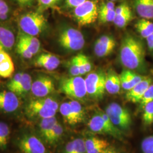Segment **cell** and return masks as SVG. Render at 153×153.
Wrapping results in <instances>:
<instances>
[{"mask_svg":"<svg viewBox=\"0 0 153 153\" xmlns=\"http://www.w3.org/2000/svg\"><path fill=\"white\" fill-rule=\"evenodd\" d=\"M110 1H112V2H115L116 1H117V0H109Z\"/></svg>","mask_w":153,"mask_h":153,"instance_id":"7dc6e473","label":"cell"},{"mask_svg":"<svg viewBox=\"0 0 153 153\" xmlns=\"http://www.w3.org/2000/svg\"><path fill=\"white\" fill-rule=\"evenodd\" d=\"M121 87L126 91H129L142 81L146 76L138 74L131 70L122 71L120 74Z\"/></svg>","mask_w":153,"mask_h":153,"instance_id":"9a60e30c","label":"cell"},{"mask_svg":"<svg viewBox=\"0 0 153 153\" xmlns=\"http://www.w3.org/2000/svg\"><path fill=\"white\" fill-rule=\"evenodd\" d=\"M141 149L143 153H153V134L143 138Z\"/></svg>","mask_w":153,"mask_h":153,"instance_id":"d590c367","label":"cell"},{"mask_svg":"<svg viewBox=\"0 0 153 153\" xmlns=\"http://www.w3.org/2000/svg\"><path fill=\"white\" fill-rule=\"evenodd\" d=\"M107 107L116 115L127 119H131V116L128 109L122 107L120 104L114 102L109 104Z\"/></svg>","mask_w":153,"mask_h":153,"instance_id":"d6a6232c","label":"cell"},{"mask_svg":"<svg viewBox=\"0 0 153 153\" xmlns=\"http://www.w3.org/2000/svg\"><path fill=\"white\" fill-rule=\"evenodd\" d=\"M153 102V83H152L149 87L148 88L147 90L144 94L142 100L139 103H140V108L143 109L145 105Z\"/></svg>","mask_w":153,"mask_h":153,"instance_id":"8d00e7d4","label":"cell"},{"mask_svg":"<svg viewBox=\"0 0 153 153\" xmlns=\"http://www.w3.org/2000/svg\"><path fill=\"white\" fill-rule=\"evenodd\" d=\"M71 109L76 118L78 124L83 122L85 119V112L82 105L76 100H71L69 102Z\"/></svg>","mask_w":153,"mask_h":153,"instance_id":"4dcf8cb0","label":"cell"},{"mask_svg":"<svg viewBox=\"0 0 153 153\" xmlns=\"http://www.w3.org/2000/svg\"><path fill=\"white\" fill-rule=\"evenodd\" d=\"M64 153H87L85 139L78 137L68 142Z\"/></svg>","mask_w":153,"mask_h":153,"instance_id":"603a6c76","label":"cell"},{"mask_svg":"<svg viewBox=\"0 0 153 153\" xmlns=\"http://www.w3.org/2000/svg\"><path fill=\"white\" fill-rule=\"evenodd\" d=\"M79 59L82 63V65L83 66L85 71L87 73L90 72L91 70V64L90 61L88 58V56L83 54H78V55Z\"/></svg>","mask_w":153,"mask_h":153,"instance_id":"60d3db41","label":"cell"},{"mask_svg":"<svg viewBox=\"0 0 153 153\" xmlns=\"http://www.w3.org/2000/svg\"><path fill=\"white\" fill-rule=\"evenodd\" d=\"M60 0H38V11L41 13L56 5Z\"/></svg>","mask_w":153,"mask_h":153,"instance_id":"e575fe53","label":"cell"},{"mask_svg":"<svg viewBox=\"0 0 153 153\" xmlns=\"http://www.w3.org/2000/svg\"><path fill=\"white\" fill-rule=\"evenodd\" d=\"M121 88L120 76L115 71H109L105 74V90L115 95L120 92Z\"/></svg>","mask_w":153,"mask_h":153,"instance_id":"ffe728a7","label":"cell"},{"mask_svg":"<svg viewBox=\"0 0 153 153\" xmlns=\"http://www.w3.org/2000/svg\"><path fill=\"white\" fill-rule=\"evenodd\" d=\"M10 58V56L7 52L6 50L0 45V64Z\"/></svg>","mask_w":153,"mask_h":153,"instance_id":"7bdbcfd3","label":"cell"},{"mask_svg":"<svg viewBox=\"0 0 153 153\" xmlns=\"http://www.w3.org/2000/svg\"><path fill=\"white\" fill-rule=\"evenodd\" d=\"M114 23L118 27L123 28L131 21L133 14L130 7L126 4H121L115 8Z\"/></svg>","mask_w":153,"mask_h":153,"instance_id":"5bb4252c","label":"cell"},{"mask_svg":"<svg viewBox=\"0 0 153 153\" xmlns=\"http://www.w3.org/2000/svg\"><path fill=\"white\" fill-rule=\"evenodd\" d=\"M16 49L17 53L25 59H30L33 56V55L28 49L27 46L20 39H18Z\"/></svg>","mask_w":153,"mask_h":153,"instance_id":"836d02e7","label":"cell"},{"mask_svg":"<svg viewBox=\"0 0 153 153\" xmlns=\"http://www.w3.org/2000/svg\"><path fill=\"white\" fill-rule=\"evenodd\" d=\"M87 153H102L109 146V142L99 137L90 136L85 139Z\"/></svg>","mask_w":153,"mask_h":153,"instance_id":"ac0fdd59","label":"cell"},{"mask_svg":"<svg viewBox=\"0 0 153 153\" xmlns=\"http://www.w3.org/2000/svg\"><path fill=\"white\" fill-rule=\"evenodd\" d=\"M34 64L35 66L48 71H53L60 65V60L56 56L51 53H42L35 59Z\"/></svg>","mask_w":153,"mask_h":153,"instance_id":"2e32d148","label":"cell"},{"mask_svg":"<svg viewBox=\"0 0 153 153\" xmlns=\"http://www.w3.org/2000/svg\"><path fill=\"white\" fill-rule=\"evenodd\" d=\"M62 93L74 100H82L88 95L85 80L80 76L64 78L60 84Z\"/></svg>","mask_w":153,"mask_h":153,"instance_id":"277c9868","label":"cell"},{"mask_svg":"<svg viewBox=\"0 0 153 153\" xmlns=\"http://www.w3.org/2000/svg\"><path fill=\"white\" fill-rule=\"evenodd\" d=\"M105 112L108 116L112 123L120 131H126L130 129L132 122L131 119H127L116 115L108 107H107Z\"/></svg>","mask_w":153,"mask_h":153,"instance_id":"7402d4cb","label":"cell"},{"mask_svg":"<svg viewBox=\"0 0 153 153\" xmlns=\"http://www.w3.org/2000/svg\"><path fill=\"white\" fill-rule=\"evenodd\" d=\"M18 146L23 153H49L43 142L32 134H25L20 137Z\"/></svg>","mask_w":153,"mask_h":153,"instance_id":"ba28073f","label":"cell"},{"mask_svg":"<svg viewBox=\"0 0 153 153\" xmlns=\"http://www.w3.org/2000/svg\"><path fill=\"white\" fill-rule=\"evenodd\" d=\"M55 90V84L53 79L47 76H39L32 83L31 91L38 98L47 97Z\"/></svg>","mask_w":153,"mask_h":153,"instance_id":"9c48e42d","label":"cell"},{"mask_svg":"<svg viewBox=\"0 0 153 153\" xmlns=\"http://www.w3.org/2000/svg\"><path fill=\"white\" fill-rule=\"evenodd\" d=\"M86 1L87 0H65V2L68 7L74 9Z\"/></svg>","mask_w":153,"mask_h":153,"instance_id":"b9f144b4","label":"cell"},{"mask_svg":"<svg viewBox=\"0 0 153 153\" xmlns=\"http://www.w3.org/2000/svg\"><path fill=\"white\" fill-rule=\"evenodd\" d=\"M23 73H18L15 74L14 76L11 78L10 81L7 83V88L9 90L14 93L18 86L19 85L20 81L22 78Z\"/></svg>","mask_w":153,"mask_h":153,"instance_id":"74e56055","label":"cell"},{"mask_svg":"<svg viewBox=\"0 0 153 153\" xmlns=\"http://www.w3.org/2000/svg\"><path fill=\"white\" fill-rule=\"evenodd\" d=\"M146 39L147 40V44L149 48L152 51H153V34L149 36L148 38Z\"/></svg>","mask_w":153,"mask_h":153,"instance_id":"f6af8a7d","label":"cell"},{"mask_svg":"<svg viewBox=\"0 0 153 153\" xmlns=\"http://www.w3.org/2000/svg\"><path fill=\"white\" fill-rule=\"evenodd\" d=\"M14 1L21 7H27L32 5L34 0H14Z\"/></svg>","mask_w":153,"mask_h":153,"instance_id":"ee69618b","label":"cell"},{"mask_svg":"<svg viewBox=\"0 0 153 153\" xmlns=\"http://www.w3.org/2000/svg\"><path fill=\"white\" fill-rule=\"evenodd\" d=\"M90 131L94 133L108 134L118 140L123 139V133L110 120L108 116L102 111L94 114L88 123Z\"/></svg>","mask_w":153,"mask_h":153,"instance_id":"7a4b0ae2","label":"cell"},{"mask_svg":"<svg viewBox=\"0 0 153 153\" xmlns=\"http://www.w3.org/2000/svg\"><path fill=\"white\" fill-rule=\"evenodd\" d=\"M57 122L58 120L55 116L49 118L41 119L39 123V131L43 139L48 134Z\"/></svg>","mask_w":153,"mask_h":153,"instance_id":"83f0119b","label":"cell"},{"mask_svg":"<svg viewBox=\"0 0 153 153\" xmlns=\"http://www.w3.org/2000/svg\"><path fill=\"white\" fill-rule=\"evenodd\" d=\"M33 83L32 78L28 73H23L22 78L14 93L17 95L23 96L27 94L31 90Z\"/></svg>","mask_w":153,"mask_h":153,"instance_id":"4316f807","label":"cell"},{"mask_svg":"<svg viewBox=\"0 0 153 153\" xmlns=\"http://www.w3.org/2000/svg\"><path fill=\"white\" fill-rule=\"evenodd\" d=\"M152 83V79L150 77L146 76L131 90L128 91L126 95V99L133 103H139L142 100L144 94Z\"/></svg>","mask_w":153,"mask_h":153,"instance_id":"7c38bea8","label":"cell"},{"mask_svg":"<svg viewBox=\"0 0 153 153\" xmlns=\"http://www.w3.org/2000/svg\"><path fill=\"white\" fill-rule=\"evenodd\" d=\"M145 49L137 39L127 35L121 44L120 59L123 65L129 70H137L143 67Z\"/></svg>","mask_w":153,"mask_h":153,"instance_id":"6da1fadb","label":"cell"},{"mask_svg":"<svg viewBox=\"0 0 153 153\" xmlns=\"http://www.w3.org/2000/svg\"><path fill=\"white\" fill-rule=\"evenodd\" d=\"M18 38L22 41L27 46L33 56L36 55L40 49V42L36 36L29 35L24 33H20Z\"/></svg>","mask_w":153,"mask_h":153,"instance_id":"d4e9b609","label":"cell"},{"mask_svg":"<svg viewBox=\"0 0 153 153\" xmlns=\"http://www.w3.org/2000/svg\"><path fill=\"white\" fill-rule=\"evenodd\" d=\"M18 24L23 33L36 36L44 30L47 19L42 13L31 11L22 15Z\"/></svg>","mask_w":153,"mask_h":153,"instance_id":"3957f363","label":"cell"},{"mask_svg":"<svg viewBox=\"0 0 153 153\" xmlns=\"http://www.w3.org/2000/svg\"><path fill=\"white\" fill-rule=\"evenodd\" d=\"M10 11V7L4 0H0V20H5Z\"/></svg>","mask_w":153,"mask_h":153,"instance_id":"f35d334b","label":"cell"},{"mask_svg":"<svg viewBox=\"0 0 153 153\" xmlns=\"http://www.w3.org/2000/svg\"><path fill=\"white\" fill-rule=\"evenodd\" d=\"M20 105L17 95L9 90L0 91V110L5 113L16 111Z\"/></svg>","mask_w":153,"mask_h":153,"instance_id":"8fae6325","label":"cell"},{"mask_svg":"<svg viewBox=\"0 0 153 153\" xmlns=\"http://www.w3.org/2000/svg\"><path fill=\"white\" fill-rule=\"evenodd\" d=\"M64 132V129L63 126L58 121L48 134L44 138V141L49 145H55L61 139L63 136Z\"/></svg>","mask_w":153,"mask_h":153,"instance_id":"484cf974","label":"cell"},{"mask_svg":"<svg viewBox=\"0 0 153 153\" xmlns=\"http://www.w3.org/2000/svg\"><path fill=\"white\" fill-rule=\"evenodd\" d=\"M59 43L64 49L76 51L83 48L85 39L79 30L74 28H68L61 32Z\"/></svg>","mask_w":153,"mask_h":153,"instance_id":"8992f818","label":"cell"},{"mask_svg":"<svg viewBox=\"0 0 153 153\" xmlns=\"http://www.w3.org/2000/svg\"><path fill=\"white\" fill-rule=\"evenodd\" d=\"M135 27L143 38H148L153 34V22L149 19L141 18L135 24Z\"/></svg>","mask_w":153,"mask_h":153,"instance_id":"cb8c5ba5","label":"cell"},{"mask_svg":"<svg viewBox=\"0 0 153 153\" xmlns=\"http://www.w3.org/2000/svg\"><path fill=\"white\" fill-rule=\"evenodd\" d=\"M115 8L114 2L109 1L103 3L99 8L98 18L100 22L103 23L114 22L116 16Z\"/></svg>","mask_w":153,"mask_h":153,"instance_id":"d6986e66","label":"cell"},{"mask_svg":"<svg viewBox=\"0 0 153 153\" xmlns=\"http://www.w3.org/2000/svg\"><path fill=\"white\" fill-rule=\"evenodd\" d=\"M10 136V127L5 122L0 121V149L7 148Z\"/></svg>","mask_w":153,"mask_h":153,"instance_id":"f546056e","label":"cell"},{"mask_svg":"<svg viewBox=\"0 0 153 153\" xmlns=\"http://www.w3.org/2000/svg\"><path fill=\"white\" fill-rule=\"evenodd\" d=\"M57 112L45 104L40 98L31 100L26 107V113L31 117L49 118L55 116Z\"/></svg>","mask_w":153,"mask_h":153,"instance_id":"30bf717a","label":"cell"},{"mask_svg":"<svg viewBox=\"0 0 153 153\" xmlns=\"http://www.w3.org/2000/svg\"><path fill=\"white\" fill-rule=\"evenodd\" d=\"M16 42L13 32L9 28L0 26V45L6 51L10 50Z\"/></svg>","mask_w":153,"mask_h":153,"instance_id":"44dd1931","label":"cell"},{"mask_svg":"<svg viewBox=\"0 0 153 153\" xmlns=\"http://www.w3.org/2000/svg\"><path fill=\"white\" fill-rule=\"evenodd\" d=\"M88 95L96 99L103 97L105 90V74L101 71L92 72L85 79Z\"/></svg>","mask_w":153,"mask_h":153,"instance_id":"52a82bcc","label":"cell"},{"mask_svg":"<svg viewBox=\"0 0 153 153\" xmlns=\"http://www.w3.org/2000/svg\"><path fill=\"white\" fill-rule=\"evenodd\" d=\"M102 153H120L115 149L112 147L108 146L107 149H105Z\"/></svg>","mask_w":153,"mask_h":153,"instance_id":"bcb514c9","label":"cell"},{"mask_svg":"<svg viewBox=\"0 0 153 153\" xmlns=\"http://www.w3.org/2000/svg\"><path fill=\"white\" fill-rule=\"evenodd\" d=\"M116 46L115 39L109 36L104 35L96 41L94 45L95 54L99 57H104L110 55Z\"/></svg>","mask_w":153,"mask_h":153,"instance_id":"4fadbf2b","label":"cell"},{"mask_svg":"<svg viewBox=\"0 0 153 153\" xmlns=\"http://www.w3.org/2000/svg\"><path fill=\"white\" fill-rule=\"evenodd\" d=\"M142 120L145 126H151L153 123V102L149 103L143 108Z\"/></svg>","mask_w":153,"mask_h":153,"instance_id":"1f68e13d","label":"cell"},{"mask_svg":"<svg viewBox=\"0 0 153 153\" xmlns=\"http://www.w3.org/2000/svg\"><path fill=\"white\" fill-rule=\"evenodd\" d=\"M59 109L61 114L66 123L71 126H74L78 124L69 102H64L61 104Z\"/></svg>","mask_w":153,"mask_h":153,"instance_id":"f1b7e54d","label":"cell"},{"mask_svg":"<svg viewBox=\"0 0 153 153\" xmlns=\"http://www.w3.org/2000/svg\"><path fill=\"white\" fill-rule=\"evenodd\" d=\"M133 6L141 18L153 19V0H133Z\"/></svg>","mask_w":153,"mask_h":153,"instance_id":"e0dca14e","label":"cell"},{"mask_svg":"<svg viewBox=\"0 0 153 153\" xmlns=\"http://www.w3.org/2000/svg\"><path fill=\"white\" fill-rule=\"evenodd\" d=\"M69 72L71 76H79L80 73L77 62L76 56H74L70 62Z\"/></svg>","mask_w":153,"mask_h":153,"instance_id":"ab89813d","label":"cell"},{"mask_svg":"<svg viewBox=\"0 0 153 153\" xmlns=\"http://www.w3.org/2000/svg\"><path fill=\"white\" fill-rule=\"evenodd\" d=\"M74 16L79 26H83L95 22L98 18L99 7L94 0H87L73 10Z\"/></svg>","mask_w":153,"mask_h":153,"instance_id":"5b68a950","label":"cell"}]
</instances>
